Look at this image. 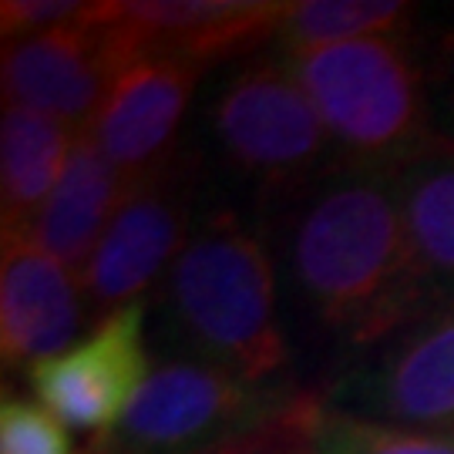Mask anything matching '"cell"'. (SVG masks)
Masks as SVG:
<instances>
[{
	"label": "cell",
	"instance_id": "7",
	"mask_svg": "<svg viewBox=\"0 0 454 454\" xmlns=\"http://www.w3.org/2000/svg\"><path fill=\"white\" fill-rule=\"evenodd\" d=\"M330 407L411 431L454 434V303L427 309L380 340L330 390Z\"/></svg>",
	"mask_w": 454,
	"mask_h": 454
},
{
	"label": "cell",
	"instance_id": "2",
	"mask_svg": "<svg viewBox=\"0 0 454 454\" xmlns=\"http://www.w3.org/2000/svg\"><path fill=\"white\" fill-rule=\"evenodd\" d=\"M165 283L176 326L199 360L253 387L283 373L290 350L276 313L273 256L236 212H212Z\"/></svg>",
	"mask_w": 454,
	"mask_h": 454
},
{
	"label": "cell",
	"instance_id": "13",
	"mask_svg": "<svg viewBox=\"0 0 454 454\" xmlns=\"http://www.w3.org/2000/svg\"><path fill=\"white\" fill-rule=\"evenodd\" d=\"M125 189H129V179L108 162L91 129L84 125L74 135L58 189L51 192L44 209L37 212L27 236L61 266L82 276L112 215L121 206Z\"/></svg>",
	"mask_w": 454,
	"mask_h": 454
},
{
	"label": "cell",
	"instance_id": "10",
	"mask_svg": "<svg viewBox=\"0 0 454 454\" xmlns=\"http://www.w3.org/2000/svg\"><path fill=\"white\" fill-rule=\"evenodd\" d=\"M290 0H112L101 17L135 58L209 67L273 41Z\"/></svg>",
	"mask_w": 454,
	"mask_h": 454
},
{
	"label": "cell",
	"instance_id": "5",
	"mask_svg": "<svg viewBox=\"0 0 454 454\" xmlns=\"http://www.w3.org/2000/svg\"><path fill=\"white\" fill-rule=\"evenodd\" d=\"M293 401L206 360H165L88 454H226Z\"/></svg>",
	"mask_w": 454,
	"mask_h": 454
},
{
	"label": "cell",
	"instance_id": "11",
	"mask_svg": "<svg viewBox=\"0 0 454 454\" xmlns=\"http://www.w3.org/2000/svg\"><path fill=\"white\" fill-rule=\"evenodd\" d=\"M202 71L179 58H135L114 78L88 129L125 179H138L176 155V135Z\"/></svg>",
	"mask_w": 454,
	"mask_h": 454
},
{
	"label": "cell",
	"instance_id": "12",
	"mask_svg": "<svg viewBox=\"0 0 454 454\" xmlns=\"http://www.w3.org/2000/svg\"><path fill=\"white\" fill-rule=\"evenodd\" d=\"M82 276L27 232H4L0 260V354L4 367H34L78 340L84 324Z\"/></svg>",
	"mask_w": 454,
	"mask_h": 454
},
{
	"label": "cell",
	"instance_id": "15",
	"mask_svg": "<svg viewBox=\"0 0 454 454\" xmlns=\"http://www.w3.org/2000/svg\"><path fill=\"white\" fill-rule=\"evenodd\" d=\"M78 129L4 101L0 118V219L4 232H27L58 189Z\"/></svg>",
	"mask_w": 454,
	"mask_h": 454
},
{
	"label": "cell",
	"instance_id": "9",
	"mask_svg": "<svg viewBox=\"0 0 454 454\" xmlns=\"http://www.w3.org/2000/svg\"><path fill=\"white\" fill-rule=\"evenodd\" d=\"M148 373L145 307L131 303L101 317L84 340L71 343L58 357L34 364L31 387L67 427L105 438L145 387Z\"/></svg>",
	"mask_w": 454,
	"mask_h": 454
},
{
	"label": "cell",
	"instance_id": "14",
	"mask_svg": "<svg viewBox=\"0 0 454 454\" xmlns=\"http://www.w3.org/2000/svg\"><path fill=\"white\" fill-rule=\"evenodd\" d=\"M401 199L414 273L427 303H454V138L438 135L401 165Z\"/></svg>",
	"mask_w": 454,
	"mask_h": 454
},
{
	"label": "cell",
	"instance_id": "6",
	"mask_svg": "<svg viewBox=\"0 0 454 454\" xmlns=\"http://www.w3.org/2000/svg\"><path fill=\"white\" fill-rule=\"evenodd\" d=\"M195 159L176 152L168 162L129 179L125 199L82 273L84 303L101 317L138 303L155 279L172 270L189 243Z\"/></svg>",
	"mask_w": 454,
	"mask_h": 454
},
{
	"label": "cell",
	"instance_id": "21",
	"mask_svg": "<svg viewBox=\"0 0 454 454\" xmlns=\"http://www.w3.org/2000/svg\"><path fill=\"white\" fill-rule=\"evenodd\" d=\"M431 98L434 118H441V135L454 138V37L441 48L438 61L431 67Z\"/></svg>",
	"mask_w": 454,
	"mask_h": 454
},
{
	"label": "cell",
	"instance_id": "17",
	"mask_svg": "<svg viewBox=\"0 0 454 454\" xmlns=\"http://www.w3.org/2000/svg\"><path fill=\"white\" fill-rule=\"evenodd\" d=\"M309 444L317 454H454V434L367 421L330 404H320Z\"/></svg>",
	"mask_w": 454,
	"mask_h": 454
},
{
	"label": "cell",
	"instance_id": "4",
	"mask_svg": "<svg viewBox=\"0 0 454 454\" xmlns=\"http://www.w3.org/2000/svg\"><path fill=\"white\" fill-rule=\"evenodd\" d=\"M212 131L229 165L262 192H303L340 165L307 88L276 54L239 67L223 84Z\"/></svg>",
	"mask_w": 454,
	"mask_h": 454
},
{
	"label": "cell",
	"instance_id": "8",
	"mask_svg": "<svg viewBox=\"0 0 454 454\" xmlns=\"http://www.w3.org/2000/svg\"><path fill=\"white\" fill-rule=\"evenodd\" d=\"M129 65L121 41L101 17V4H91L71 24L4 44V101L84 129Z\"/></svg>",
	"mask_w": 454,
	"mask_h": 454
},
{
	"label": "cell",
	"instance_id": "20",
	"mask_svg": "<svg viewBox=\"0 0 454 454\" xmlns=\"http://www.w3.org/2000/svg\"><path fill=\"white\" fill-rule=\"evenodd\" d=\"M91 4L82 0H4L0 4V31L7 41H24L34 34L54 31L88 14Z\"/></svg>",
	"mask_w": 454,
	"mask_h": 454
},
{
	"label": "cell",
	"instance_id": "18",
	"mask_svg": "<svg viewBox=\"0 0 454 454\" xmlns=\"http://www.w3.org/2000/svg\"><path fill=\"white\" fill-rule=\"evenodd\" d=\"M0 454H78L61 418L41 401L4 394L0 404Z\"/></svg>",
	"mask_w": 454,
	"mask_h": 454
},
{
	"label": "cell",
	"instance_id": "19",
	"mask_svg": "<svg viewBox=\"0 0 454 454\" xmlns=\"http://www.w3.org/2000/svg\"><path fill=\"white\" fill-rule=\"evenodd\" d=\"M320 404L324 401H317V397L293 394V401L273 421L260 427L253 438L229 448L226 454H317L309 444V434H313V421L320 414Z\"/></svg>",
	"mask_w": 454,
	"mask_h": 454
},
{
	"label": "cell",
	"instance_id": "1",
	"mask_svg": "<svg viewBox=\"0 0 454 454\" xmlns=\"http://www.w3.org/2000/svg\"><path fill=\"white\" fill-rule=\"evenodd\" d=\"M290 270L317 320L373 347L434 309L404 226L401 168L340 162L317 182L290 226Z\"/></svg>",
	"mask_w": 454,
	"mask_h": 454
},
{
	"label": "cell",
	"instance_id": "16",
	"mask_svg": "<svg viewBox=\"0 0 454 454\" xmlns=\"http://www.w3.org/2000/svg\"><path fill=\"white\" fill-rule=\"evenodd\" d=\"M414 4L404 0H300L290 4L276 31V54L330 48L364 37H397L411 31Z\"/></svg>",
	"mask_w": 454,
	"mask_h": 454
},
{
	"label": "cell",
	"instance_id": "3",
	"mask_svg": "<svg viewBox=\"0 0 454 454\" xmlns=\"http://www.w3.org/2000/svg\"><path fill=\"white\" fill-rule=\"evenodd\" d=\"M307 88L340 162L401 168L438 138L431 67L411 34L276 54Z\"/></svg>",
	"mask_w": 454,
	"mask_h": 454
}]
</instances>
